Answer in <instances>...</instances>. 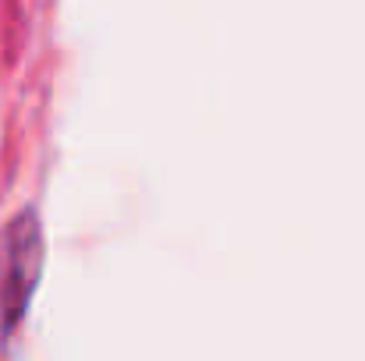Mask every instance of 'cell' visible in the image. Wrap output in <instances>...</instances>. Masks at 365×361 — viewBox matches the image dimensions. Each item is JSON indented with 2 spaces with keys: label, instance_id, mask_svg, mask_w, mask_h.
<instances>
[{
  "label": "cell",
  "instance_id": "1",
  "mask_svg": "<svg viewBox=\"0 0 365 361\" xmlns=\"http://www.w3.org/2000/svg\"><path fill=\"white\" fill-rule=\"evenodd\" d=\"M43 273V227L36 209H21L0 227V344L21 326Z\"/></svg>",
  "mask_w": 365,
  "mask_h": 361
}]
</instances>
